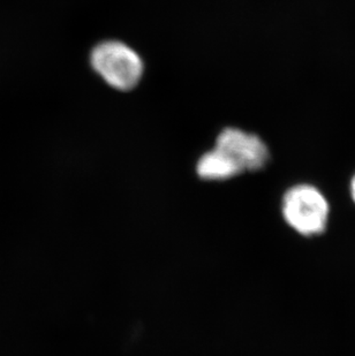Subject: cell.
Listing matches in <instances>:
<instances>
[{
    "label": "cell",
    "instance_id": "6da1fadb",
    "mask_svg": "<svg viewBox=\"0 0 355 356\" xmlns=\"http://www.w3.org/2000/svg\"><path fill=\"white\" fill-rule=\"evenodd\" d=\"M282 215L300 236H321L328 226L330 205L315 186L300 184L287 189L283 196Z\"/></svg>",
    "mask_w": 355,
    "mask_h": 356
},
{
    "label": "cell",
    "instance_id": "7a4b0ae2",
    "mask_svg": "<svg viewBox=\"0 0 355 356\" xmlns=\"http://www.w3.org/2000/svg\"><path fill=\"white\" fill-rule=\"evenodd\" d=\"M91 65L102 79L118 90H131L143 73V63L133 49L116 40L98 44L91 52Z\"/></svg>",
    "mask_w": 355,
    "mask_h": 356
},
{
    "label": "cell",
    "instance_id": "3957f363",
    "mask_svg": "<svg viewBox=\"0 0 355 356\" xmlns=\"http://www.w3.org/2000/svg\"><path fill=\"white\" fill-rule=\"evenodd\" d=\"M216 148L230 156L242 172L258 171L269 161V149L258 135L238 128H226L216 141Z\"/></svg>",
    "mask_w": 355,
    "mask_h": 356
},
{
    "label": "cell",
    "instance_id": "277c9868",
    "mask_svg": "<svg viewBox=\"0 0 355 356\" xmlns=\"http://www.w3.org/2000/svg\"><path fill=\"white\" fill-rule=\"evenodd\" d=\"M198 177L209 181H223L242 175V168L235 161L219 149L205 152L196 166Z\"/></svg>",
    "mask_w": 355,
    "mask_h": 356
},
{
    "label": "cell",
    "instance_id": "5b68a950",
    "mask_svg": "<svg viewBox=\"0 0 355 356\" xmlns=\"http://www.w3.org/2000/svg\"><path fill=\"white\" fill-rule=\"evenodd\" d=\"M351 196H352L353 202L355 203V175L352 178V181H351Z\"/></svg>",
    "mask_w": 355,
    "mask_h": 356
}]
</instances>
